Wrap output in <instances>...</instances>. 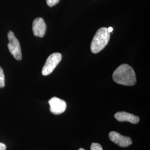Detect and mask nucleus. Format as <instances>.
Segmentation results:
<instances>
[{"label":"nucleus","instance_id":"nucleus-1","mask_svg":"<svg viewBox=\"0 0 150 150\" xmlns=\"http://www.w3.org/2000/svg\"><path fill=\"white\" fill-rule=\"evenodd\" d=\"M112 79L116 83L125 86H134L136 83L134 70L127 64L118 66L113 73Z\"/></svg>","mask_w":150,"mask_h":150},{"label":"nucleus","instance_id":"nucleus-2","mask_svg":"<svg viewBox=\"0 0 150 150\" xmlns=\"http://www.w3.org/2000/svg\"><path fill=\"white\" fill-rule=\"evenodd\" d=\"M110 33L106 27L98 30L91 42V50L92 53L97 54L106 46L110 38Z\"/></svg>","mask_w":150,"mask_h":150},{"label":"nucleus","instance_id":"nucleus-3","mask_svg":"<svg viewBox=\"0 0 150 150\" xmlns=\"http://www.w3.org/2000/svg\"><path fill=\"white\" fill-rule=\"evenodd\" d=\"M7 36L9 41L7 47L9 51L15 59L18 61L21 60V48L18 40L16 38L14 33L11 31H9L8 32Z\"/></svg>","mask_w":150,"mask_h":150},{"label":"nucleus","instance_id":"nucleus-4","mask_svg":"<svg viewBox=\"0 0 150 150\" xmlns=\"http://www.w3.org/2000/svg\"><path fill=\"white\" fill-rule=\"evenodd\" d=\"M61 59L62 54L60 53L56 52L50 55L45 64L43 66L42 74L43 76H47L51 74L60 62Z\"/></svg>","mask_w":150,"mask_h":150},{"label":"nucleus","instance_id":"nucleus-5","mask_svg":"<svg viewBox=\"0 0 150 150\" xmlns=\"http://www.w3.org/2000/svg\"><path fill=\"white\" fill-rule=\"evenodd\" d=\"M50 112L54 115H59L64 112L67 105L64 100L59 98L54 97L48 101Z\"/></svg>","mask_w":150,"mask_h":150},{"label":"nucleus","instance_id":"nucleus-6","mask_svg":"<svg viewBox=\"0 0 150 150\" xmlns=\"http://www.w3.org/2000/svg\"><path fill=\"white\" fill-rule=\"evenodd\" d=\"M109 139L115 144L121 147H126L132 144V139L129 137L123 136L118 132L112 131L108 134Z\"/></svg>","mask_w":150,"mask_h":150},{"label":"nucleus","instance_id":"nucleus-7","mask_svg":"<svg viewBox=\"0 0 150 150\" xmlns=\"http://www.w3.org/2000/svg\"><path fill=\"white\" fill-rule=\"evenodd\" d=\"M47 26L42 18L38 17L34 20L32 23L33 35L38 38H43L46 32Z\"/></svg>","mask_w":150,"mask_h":150},{"label":"nucleus","instance_id":"nucleus-8","mask_svg":"<svg viewBox=\"0 0 150 150\" xmlns=\"http://www.w3.org/2000/svg\"><path fill=\"white\" fill-rule=\"evenodd\" d=\"M114 116L120 122H129L133 124H137L139 121L138 116L126 112H118L115 114Z\"/></svg>","mask_w":150,"mask_h":150},{"label":"nucleus","instance_id":"nucleus-9","mask_svg":"<svg viewBox=\"0 0 150 150\" xmlns=\"http://www.w3.org/2000/svg\"><path fill=\"white\" fill-rule=\"evenodd\" d=\"M5 86V77L4 71L0 67V88L4 87Z\"/></svg>","mask_w":150,"mask_h":150},{"label":"nucleus","instance_id":"nucleus-10","mask_svg":"<svg viewBox=\"0 0 150 150\" xmlns=\"http://www.w3.org/2000/svg\"><path fill=\"white\" fill-rule=\"evenodd\" d=\"M91 150H103V149L100 144L93 142L91 144Z\"/></svg>","mask_w":150,"mask_h":150},{"label":"nucleus","instance_id":"nucleus-11","mask_svg":"<svg viewBox=\"0 0 150 150\" xmlns=\"http://www.w3.org/2000/svg\"><path fill=\"white\" fill-rule=\"evenodd\" d=\"M60 0H46L47 5L51 7L54 6L56 5L59 2Z\"/></svg>","mask_w":150,"mask_h":150},{"label":"nucleus","instance_id":"nucleus-12","mask_svg":"<svg viewBox=\"0 0 150 150\" xmlns=\"http://www.w3.org/2000/svg\"><path fill=\"white\" fill-rule=\"evenodd\" d=\"M6 146L3 143H0V150H6Z\"/></svg>","mask_w":150,"mask_h":150},{"label":"nucleus","instance_id":"nucleus-13","mask_svg":"<svg viewBox=\"0 0 150 150\" xmlns=\"http://www.w3.org/2000/svg\"><path fill=\"white\" fill-rule=\"evenodd\" d=\"M107 29H108V31L110 33H111L113 31V28L112 27H109Z\"/></svg>","mask_w":150,"mask_h":150},{"label":"nucleus","instance_id":"nucleus-14","mask_svg":"<svg viewBox=\"0 0 150 150\" xmlns=\"http://www.w3.org/2000/svg\"><path fill=\"white\" fill-rule=\"evenodd\" d=\"M79 150H85L84 149H82V148H80V149H79Z\"/></svg>","mask_w":150,"mask_h":150}]
</instances>
